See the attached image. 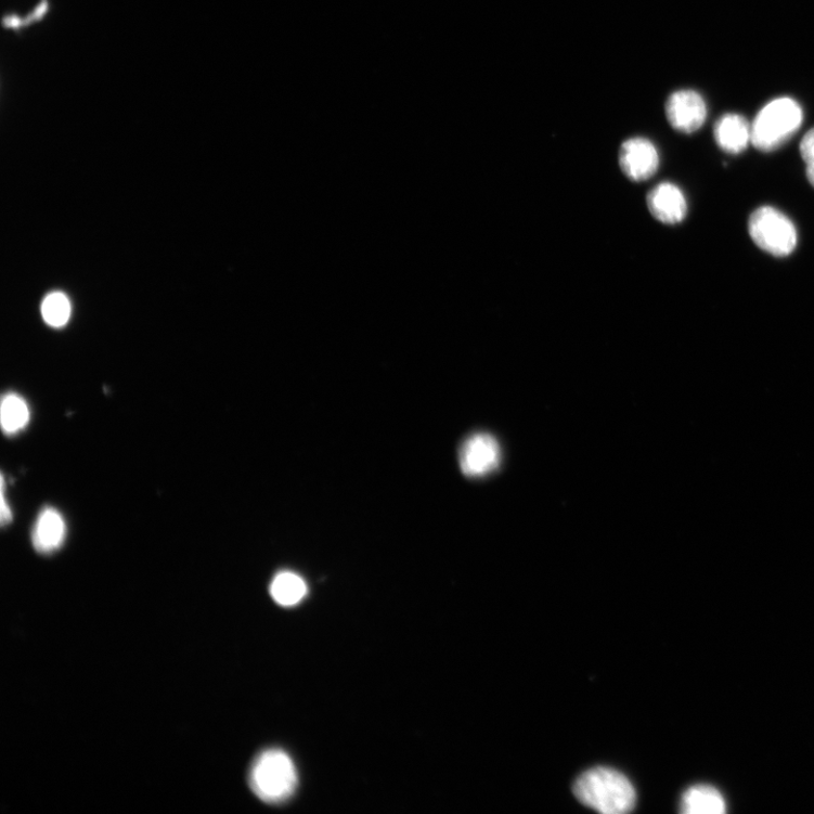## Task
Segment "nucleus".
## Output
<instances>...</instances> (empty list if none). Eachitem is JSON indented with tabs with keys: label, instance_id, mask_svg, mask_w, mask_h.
I'll return each mask as SVG.
<instances>
[{
	"label": "nucleus",
	"instance_id": "obj_1",
	"mask_svg": "<svg viewBox=\"0 0 814 814\" xmlns=\"http://www.w3.org/2000/svg\"><path fill=\"white\" fill-rule=\"evenodd\" d=\"M573 793L584 805L606 814H624L636 805V791L618 771L597 767L576 780Z\"/></svg>",
	"mask_w": 814,
	"mask_h": 814
},
{
	"label": "nucleus",
	"instance_id": "obj_2",
	"mask_svg": "<svg viewBox=\"0 0 814 814\" xmlns=\"http://www.w3.org/2000/svg\"><path fill=\"white\" fill-rule=\"evenodd\" d=\"M253 792L267 803H282L297 790L298 773L286 752L272 749L260 753L249 773Z\"/></svg>",
	"mask_w": 814,
	"mask_h": 814
},
{
	"label": "nucleus",
	"instance_id": "obj_3",
	"mask_svg": "<svg viewBox=\"0 0 814 814\" xmlns=\"http://www.w3.org/2000/svg\"><path fill=\"white\" fill-rule=\"evenodd\" d=\"M803 113L791 98H779L767 104L751 125V144L761 152H773L789 141L800 129Z\"/></svg>",
	"mask_w": 814,
	"mask_h": 814
},
{
	"label": "nucleus",
	"instance_id": "obj_4",
	"mask_svg": "<svg viewBox=\"0 0 814 814\" xmlns=\"http://www.w3.org/2000/svg\"><path fill=\"white\" fill-rule=\"evenodd\" d=\"M749 232L760 249L776 257L791 255L798 245V231L793 222L771 206L760 207L752 214Z\"/></svg>",
	"mask_w": 814,
	"mask_h": 814
},
{
	"label": "nucleus",
	"instance_id": "obj_5",
	"mask_svg": "<svg viewBox=\"0 0 814 814\" xmlns=\"http://www.w3.org/2000/svg\"><path fill=\"white\" fill-rule=\"evenodd\" d=\"M502 462L501 444L489 434L468 437L460 451V465L468 478H483L494 471Z\"/></svg>",
	"mask_w": 814,
	"mask_h": 814
},
{
	"label": "nucleus",
	"instance_id": "obj_6",
	"mask_svg": "<svg viewBox=\"0 0 814 814\" xmlns=\"http://www.w3.org/2000/svg\"><path fill=\"white\" fill-rule=\"evenodd\" d=\"M619 166L628 179L635 182L647 181L659 170L660 154L647 139H629L620 147Z\"/></svg>",
	"mask_w": 814,
	"mask_h": 814
},
{
	"label": "nucleus",
	"instance_id": "obj_7",
	"mask_svg": "<svg viewBox=\"0 0 814 814\" xmlns=\"http://www.w3.org/2000/svg\"><path fill=\"white\" fill-rule=\"evenodd\" d=\"M666 114L673 129L680 133L693 134L705 124L707 106L698 92L681 90L668 99Z\"/></svg>",
	"mask_w": 814,
	"mask_h": 814
},
{
	"label": "nucleus",
	"instance_id": "obj_8",
	"mask_svg": "<svg viewBox=\"0 0 814 814\" xmlns=\"http://www.w3.org/2000/svg\"><path fill=\"white\" fill-rule=\"evenodd\" d=\"M647 207L656 220L668 225L681 223L688 212L685 194L671 182L660 183L649 192Z\"/></svg>",
	"mask_w": 814,
	"mask_h": 814
},
{
	"label": "nucleus",
	"instance_id": "obj_9",
	"mask_svg": "<svg viewBox=\"0 0 814 814\" xmlns=\"http://www.w3.org/2000/svg\"><path fill=\"white\" fill-rule=\"evenodd\" d=\"M67 529L62 514L55 508H44L33 531V544L40 554L55 553L65 542Z\"/></svg>",
	"mask_w": 814,
	"mask_h": 814
},
{
	"label": "nucleus",
	"instance_id": "obj_10",
	"mask_svg": "<svg viewBox=\"0 0 814 814\" xmlns=\"http://www.w3.org/2000/svg\"><path fill=\"white\" fill-rule=\"evenodd\" d=\"M714 137L723 151L729 154H739L751 143V126L745 117L737 114H727L716 122Z\"/></svg>",
	"mask_w": 814,
	"mask_h": 814
},
{
	"label": "nucleus",
	"instance_id": "obj_11",
	"mask_svg": "<svg viewBox=\"0 0 814 814\" xmlns=\"http://www.w3.org/2000/svg\"><path fill=\"white\" fill-rule=\"evenodd\" d=\"M680 810L686 814H722L726 802L715 787L697 785L682 796Z\"/></svg>",
	"mask_w": 814,
	"mask_h": 814
},
{
	"label": "nucleus",
	"instance_id": "obj_12",
	"mask_svg": "<svg viewBox=\"0 0 814 814\" xmlns=\"http://www.w3.org/2000/svg\"><path fill=\"white\" fill-rule=\"evenodd\" d=\"M308 587L295 572H280L272 582L271 595L281 607H295L307 595Z\"/></svg>",
	"mask_w": 814,
	"mask_h": 814
},
{
	"label": "nucleus",
	"instance_id": "obj_13",
	"mask_svg": "<svg viewBox=\"0 0 814 814\" xmlns=\"http://www.w3.org/2000/svg\"><path fill=\"white\" fill-rule=\"evenodd\" d=\"M31 412L28 403L15 392H9L2 400L0 419L5 434L15 435L29 425Z\"/></svg>",
	"mask_w": 814,
	"mask_h": 814
},
{
	"label": "nucleus",
	"instance_id": "obj_14",
	"mask_svg": "<svg viewBox=\"0 0 814 814\" xmlns=\"http://www.w3.org/2000/svg\"><path fill=\"white\" fill-rule=\"evenodd\" d=\"M44 322L52 327L65 326L70 318L72 307L66 295L52 293L48 295L41 307Z\"/></svg>",
	"mask_w": 814,
	"mask_h": 814
},
{
	"label": "nucleus",
	"instance_id": "obj_15",
	"mask_svg": "<svg viewBox=\"0 0 814 814\" xmlns=\"http://www.w3.org/2000/svg\"><path fill=\"white\" fill-rule=\"evenodd\" d=\"M800 152L802 159L807 166L814 165V128L809 130L803 138L800 145Z\"/></svg>",
	"mask_w": 814,
	"mask_h": 814
},
{
	"label": "nucleus",
	"instance_id": "obj_16",
	"mask_svg": "<svg viewBox=\"0 0 814 814\" xmlns=\"http://www.w3.org/2000/svg\"><path fill=\"white\" fill-rule=\"evenodd\" d=\"M5 489H7L5 488V478L3 476L2 477V494H0V496H2V506H0V507H2V508H0V518H2V524L4 525V527H5V525L10 524L12 521V519H13V514H12L11 507H9V505L7 504Z\"/></svg>",
	"mask_w": 814,
	"mask_h": 814
},
{
	"label": "nucleus",
	"instance_id": "obj_17",
	"mask_svg": "<svg viewBox=\"0 0 814 814\" xmlns=\"http://www.w3.org/2000/svg\"><path fill=\"white\" fill-rule=\"evenodd\" d=\"M48 11V0H42L41 4L37 8L35 13L28 18L24 20L25 25L36 22L44 16Z\"/></svg>",
	"mask_w": 814,
	"mask_h": 814
},
{
	"label": "nucleus",
	"instance_id": "obj_18",
	"mask_svg": "<svg viewBox=\"0 0 814 814\" xmlns=\"http://www.w3.org/2000/svg\"><path fill=\"white\" fill-rule=\"evenodd\" d=\"M4 25L9 29H16V30H18L20 28H22V26L25 25V23H24L23 18H20L16 15H9V16H7L4 18Z\"/></svg>",
	"mask_w": 814,
	"mask_h": 814
},
{
	"label": "nucleus",
	"instance_id": "obj_19",
	"mask_svg": "<svg viewBox=\"0 0 814 814\" xmlns=\"http://www.w3.org/2000/svg\"><path fill=\"white\" fill-rule=\"evenodd\" d=\"M806 177H807L811 185L814 188V165L807 166Z\"/></svg>",
	"mask_w": 814,
	"mask_h": 814
}]
</instances>
